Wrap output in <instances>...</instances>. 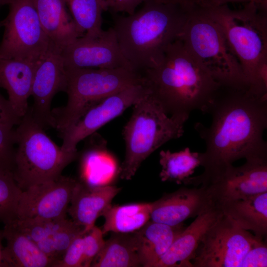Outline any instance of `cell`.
<instances>
[{"instance_id":"cell-22","label":"cell","mask_w":267,"mask_h":267,"mask_svg":"<svg viewBox=\"0 0 267 267\" xmlns=\"http://www.w3.org/2000/svg\"><path fill=\"white\" fill-rule=\"evenodd\" d=\"M2 231L6 241L3 249L6 267H54V261L12 222L5 223Z\"/></svg>"},{"instance_id":"cell-12","label":"cell","mask_w":267,"mask_h":267,"mask_svg":"<svg viewBox=\"0 0 267 267\" xmlns=\"http://www.w3.org/2000/svg\"><path fill=\"white\" fill-rule=\"evenodd\" d=\"M203 187L219 209L229 203L267 192V160L246 161L232 165Z\"/></svg>"},{"instance_id":"cell-16","label":"cell","mask_w":267,"mask_h":267,"mask_svg":"<svg viewBox=\"0 0 267 267\" xmlns=\"http://www.w3.org/2000/svg\"><path fill=\"white\" fill-rule=\"evenodd\" d=\"M11 222L54 261V266L74 239L85 232L83 227L66 217L54 219L17 218Z\"/></svg>"},{"instance_id":"cell-32","label":"cell","mask_w":267,"mask_h":267,"mask_svg":"<svg viewBox=\"0 0 267 267\" xmlns=\"http://www.w3.org/2000/svg\"><path fill=\"white\" fill-rule=\"evenodd\" d=\"M85 233H82L74 239L54 267H83Z\"/></svg>"},{"instance_id":"cell-36","label":"cell","mask_w":267,"mask_h":267,"mask_svg":"<svg viewBox=\"0 0 267 267\" xmlns=\"http://www.w3.org/2000/svg\"><path fill=\"white\" fill-rule=\"evenodd\" d=\"M158 2L172 4L182 7L186 11H189L199 7L203 6L205 0H155Z\"/></svg>"},{"instance_id":"cell-41","label":"cell","mask_w":267,"mask_h":267,"mask_svg":"<svg viewBox=\"0 0 267 267\" xmlns=\"http://www.w3.org/2000/svg\"><path fill=\"white\" fill-rule=\"evenodd\" d=\"M8 0V2H9V3L12 0Z\"/></svg>"},{"instance_id":"cell-33","label":"cell","mask_w":267,"mask_h":267,"mask_svg":"<svg viewBox=\"0 0 267 267\" xmlns=\"http://www.w3.org/2000/svg\"><path fill=\"white\" fill-rule=\"evenodd\" d=\"M267 267V246L263 238L258 237L243 257L239 267Z\"/></svg>"},{"instance_id":"cell-38","label":"cell","mask_w":267,"mask_h":267,"mask_svg":"<svg viewBox=\"0 0 267 267\" xmlns=\"http://www.w3.org/2000/svg\"><path fill=\"white\" fill-rule=\"evenodd\" d=\"M3 238L2 231L0 230V267H6L3 255L4 247L2 245V239Z\"/></svg>"},{"instance_id":"cell-7","label":"cell","mask_w":267,"mask_h":267,"mask_svg":"<svg viewBox=\"0 0 267 267\" xmlns=\"http://www.w3.org/2000/svg\"><path fill=\"white\" fill-rule=\"evenodd\" d=\"M16 151L13 178L22 191L55 179L78 155L65 151L32 118L30 107L15 129Z\"/></svg>"},{"instance_id":"cell-37","label":"cell","mask_w":267,"mask_h":267,"mask_svg":"<svg viewBox=\"0 0 267 267\" xmlns=\"http://www.w3.org/2000/svg\"><path fill=\"white\" fill-rule=\"evenodd\" d=\"M251 2L267 6V2L263 0H205L204 6L215 7L228 4L229 3L241 2L246 3Z\"/></svg>"},{"instance_id":"cell-26","label":"cell","mask_w":267,"mask_h":267,"mask_svg":"<svg viewBox=\"0 0 267 267\" xmlns=\"http://www.w3.org/2000/svg\"><path fill=\"white\" fill-rule=\"evenodd\" d=\"M90 267H141L134 233L112 232Z\"/></svg>"},{"instance_id":"cell-18","label":"cell","mask_w":267,"mask_h":267,"mask_svg":"<svg viewBox=\"0 0 267 267\" xmlns=\"http://www.w3.org/2000/svg\"><path fill=\"white\" fill-rule=\"evenodd\" d=\"M222 214L213 205L184 228L154 267H192L191 261L203 236Z\"/></svg>"},{"instance_id":"cell-30","label":"cell","mask_w":267,"mask_h":267,"mask_svg":"<svg viewBox=\"0 0 267 267\" xmlns=\"http://www.w3.org/2000/svg\"><path fill=\"white\" fill-rule=\"evenodd\" d=\"M13 126L0 124V171L12 172L16 134Z\"/></svg>"},{"instance_id":"cell-31","label":"cell","mask_w":267,"mask_h":267,"mask_svg":"<svg viewBox=\"0 0 267 267\" xmlns=\"http://www.w3.org/2000/svg\"><path fill=\"white\" fill-rule=\"evenodd\" d=\"M101 229L94 225L83 236L84 259L83 267H89L101 250L105 240Z\"/></svg>"},{"instance_id":"cell-28","label":"cell","mask_w":267,"mask_h":267,"mask_svg":"<svg viewBox=\"0 0 267 267\" xmlns=\"http://www.w3.org/2000/svg\"><path fill=\"white\" fill-rule=\"evenodd\" d=\"M75 24L84 36H100L102 12L105 11L101 0H64Z\"/></svg>"},{"instance_id":"cell-21","label":"cell","mask_w":267,"mask_h":267,"mask_svg":"<svg viewBox=\"0 0 267 267\" xmlns=\"http://www.w3.org/2000/svg\"><path fill=\"white\" fill-rule=\"evenodd\" d=\"M41 25L55 46L62 50L84 35L68 11L64 0H33Z\"/></svg>"},{"instance_id":"cell-20","label":"cell","mask_w":267,"mask_h":267,"mask_svg":"<svg viewBox=\"0 0 267 267\" xmlns=\"http://www.w3.org/2000/svg\"><path fill=\"white\" fill-rule=\"evenodd\" d=\"M38 63L0 57V88L6 89L8 100L16 114L22 118L27 113Z\"/></svg>"},{"instance_id":"cell-24","label":"cell","mask_w":267,"mask_h":267,"mask_svg":"<svg viewBox=\"0 0 267 267\" xmlns=\"http://www.w3.org/2000/svg\"><path fill=\"white\" fill-rule=\"evenodd\" d=\"M223 214L240 227L263 238L267 233V192L223 206Z\"/></svg>"},{"instance_id":"cell-35","label":"cell","mask_w":267,"mask_h":267,"mask_svg":"<svg viewBox=\"0 0 267 267\" xmlns=\"http://www.w3.org/2000/svg\"><path fill=\"white\" fill-rule=\"evenodd\" d=\"M21 119L14 112L8 99L0 92V124L14 127L20 123Z\"/></svg>"},{"instance_id":"cell-39","label":"cell","mask_w":267,"mask_h":267,"mask_svg":"<svg viewBox=\"0 0 267 267\" xmlns=\"http://www.w3.org/2000/svg\"><path fill=\"white\" fill-rule=\"evenodd\" d=\"M8 0H0V6L4 4H8Z\"/></svg>"},{"instance_id":"cell-13","label":"cell","mask_w":267,"mask_h":267,"mask_svg":"<svg viewBox=\"0 0 267 267\" xmlns=\"http://www.w3.org/2000/svg\"><path fill=\"white\" fill-rule=\"evenodd\" d=\"M67 86V70L62 50L53 46L37 64L31 91L32 117L44 129L54 128L51 101L57 93L66 92Z\"/></svg>"},{"instance_id":"cell-10","label":"cell","mask_w":267,"mask_h":267,"mask_svg":"<svg viewBox=\"0 0 267 267\" xmlns=\"http://www.w3.org/2000/svg\"><path fill=\"white\" fill-rule=\"evenodd\" d=\"M258 237L222 213L201 240L191 261L192 267H239Z\"/></svg>"},{"instance_id":"cell-11","label":"cell","mask_w":267,"mask_h":267,"mask_svg":"<svg viewBox=\"0 0 267 267\" xmlns=\"http://www.w3.org/2000/svg\"><path fill=\"white\" fill-rule=\"evenodd\" d=\"M150 93L145 84L135 85L116 92L90 107L73 125L60 133L65 151L77 150V144Z\"/></svg>"},{"instance_id":"cell-40","label":"cell","mask_w":267,"mask_h":267,"mask_svg":"<svg viewBox=\"0 0 267 267\" xmlns=\"http://www.w3.org/2000/svg\"><path fill=\"white\" fill-rule=\"evenodd\" d=\"M265 2H267V0H263Z\"/></svg>"},{"instance_id":"cell-8","label":"cell","mask_w":267,"mask_h":267,"mask_svg":"<svg viewBox=\"0 0 267 267\" xmlns=\"http://www.w3.org/2000/svg\"><path fill=\"white\" fill-rule=\"evenodd\" d=\"M66 70L67 104L51 111L54 128L60 133L107 97L129 87L145 84L140 72L127 68Z\"/></svg>"},{"instance_id":"cell-17","label":"cell","mask_w":267,"mask_h":267,"mask_svg":"<svg viewBox=\"0 0 267 267\" xmlns=\"http://www.w3.org/2000/svg\"><path fill=\"white\" fill-rule=\"evenodd\" d=\"M213 205L203 187H182L151 202L150 220L170 226H179Z\"/></svg>"},{"instance_id":"cell-4","label":"cell","mask_w":267,"mask_h":267,"mask_svg":"<svg viewBox=\"0 0 267 267\" xmlns=\"http://www.w3.org/2000/svg\"><path fill=\"white\" fill-rule=\"evenodd\" d=\"M218 24L239 61L248 90L267 95V6L247 2L241 9L228 4L204 6Z\"/></svg>"},{"instance_id":"cell-5","label":"cell","mask_w":267,"mask_h":267,"mask_svg":"<svg viewBox=\"0 0 267 267\" xmlns=\"http://www.w3.org/2000/svg\"><path fill=\"white\" fill-rule=\"evenodd\" d=\"M122 134L125 155L120 170L121 179L130 180L142 163L168 141L182 136L188 118L171 116L150 94L134 105Z\"/></svg>"},{"instance_id":"cell-23","label":"cell","mask_w":267,"mask_h":267,"mask_svg":"<svg viewBox=\"0 0 267 267\" xmlns=\"http://www.w3.org/2000/svg\"><path fill=\"white\" fill-rule=\"evenodd\" d=\"M184 228L151 220L134 232L141 267H154Z\"/></svg>"},{"instance_id":"cell-3","label":"cell","mask_w":267,"mask_h":267,"mask_svg":"<svg viewBox=\"0 0 267 267\" xmlns=\"http://www.w3.org/2000/svg\"><path fill=\"white\" fill-rule=\"evenodd\" d=\"M142 4L132 14H115L112 27L124 57L139 72L159 63L167 47L179 38L189 12L155 0Z\"/></svg>"},{"instance_id":"cell-14","label":"cell","mask_w":267,"mask_h":267,"mask_svg":"<svg viewBox=\"0 0 267 267\" xmlns=\"http://www.w3.org/2000/svg\"><path fill=\"white\" fill-rule=\"evenodd\" d=\"M77 182L72 178L61 175L54 180L22 191L17 218L54 219L66 217Z\"/></svg>"},{"instance_id":"cell-34","label":"cell","mask_w":267,"mask_h":267,"mask_svg":"<svg viewBox=\"0 0 267 267\" xmlns=\"http://www.w3.org/2000/svg\"><path fill=\"white\" fill-rule=\"evenodd\" d=\"M146 0H101L105 11L109 10L114 14L126 13L133 14L138 5Z\"/></svg>"},{"instance_id":"cell-2","label":"cell","mask_w":267,"mask_h":267,"mask_svg":"<svg viewBox=\"0 0 267 267\" xmlns=\"http://www.w3.org/2000/svg\"><path fill=\"white\" fill-rule=\"evenodd\" d=\"M143 73L150 94L171 116L189 118L195 110L203 112L221 87L179 38L167 47L158 64Z\"/></svg>"},{"instance_id":"cell-29","label":"cell","mask_w":267,"mask_h":267,"mask_svg":"<svg viewBox=\"0 0 267 267\" xmlns=\"http://www.w3.org/2000/svg\"><path fill=\"white\" fill-rule=\"evenodd\" d=\"M22 192L12 172L0 171V222L5 224L17 219Z\"/></svg>"},{"instance_id":"cell-19","label":"cell","mask_w":267,"mask_h":267,"mask_svg":"<svg viewBox=\"0 0 267 267\" xmlns=\"http://www.w3.org/2000/svg\"><path fill=\"white\" fill-rule=\"evenodd\" d=\"M121 190V188L116 186L93 185L78 180L67 213L87 232L95 225L96 219Z\"/></svg>"},{"instance_id":"cell-6","label":"cell","mask_w":267,"mask_h":267,"mask_svg":"<svg viewBox=\"0 0 267 267\" xmlns=\"http://www.w3.org/2000/svg\"><path fill=\"white\" fill-rule=\"evenodd\" d=\"M179 38L197 62L221 86L248 89L239 61L204 6L188 12Z\"/></svg>"},{"instance_id":"cell-15","label":"cell","mask_w":267,"mask_h":267,"mask_svg":"<svg viewBox=\"0 0 267 267\" xmlns=\"http://www.w3.org/2000/svg\"><path fill=\"white\" fill-rule=\"evenodd\" d=\"M62 54L66 69H134L124 57L112 27L98 37L79 38L64 48Z\"/></svg>"},{"instance_id":"cell-42","label":"cell","mask_w":267,"mask_h":267,"mask_svg":"<svg viewBox=\"0 0 267 267\" xmlns=\"http://www.w3.org/2000/svg\"><path fill=\"white\" fill-rule=\"evenodd\" d=\"M1 26H2V25H1V22H0V27Z\"/></svg>"},{"instance_id":"cell-1","label":"cell","mask_w":267,"mask_h":267,"mask_svg":"<svg viewBox=\"0 0 267 267\" xmlns=\"http://www.w3.org/2000/svg\"><path fill=\"white\" fill-rule=\"evenodd\" d=\"M202 112L212 118L209 127L199 122L194 126L206 145L205 152L200 153L204 170L190 177L188 185L205 183L240 159L267 160V144L263 138L267 127V96L221 86Z\"/></svg>"},{"instance_id":"cell-9","label":"cell","mask_w":267,"mask_h":267,"mask_svg":"<svg viewBox=\"0 0 267 267\" xmlns=\"http://www.w3.org/2000/svg\"><path fill=\"white\" fill-rule=\"evenodd\" d=\"M1 25L0 57L38 63L55 46L44 32L33 0H12Z\"/></svg>"},{"instance_id":"cell-27","label":"cell","mask_w":267,"mask_h":267,"mask_svg":"<svg viewBox=\"0 0 267 267\" xmlns=\"http://www.w3.org/2000/svg\"><path fill=\"white\" fill-rule=\"evenodd\" d=\"M159 163L161 166L159 177L162 181L185 184L200 165V153L191 152L188 147L175 152L161 150Z\"/></svg>"},{"instance_id":"cell-25","label":"cell","mask_w":267,"mask_h":267,"mask_svg":"<svg viewBox=\"0 0 267 267\" xmlns=\"http://www.w3.org/2000/svg\"><path fill=\"white\" fill-rule=\"evenodd\" d=\"M150 214L151 202L110 205L102 215L104 219L102 232L103 235L109 232H134L150 220Z\"/></svg>"}]
</instances>
